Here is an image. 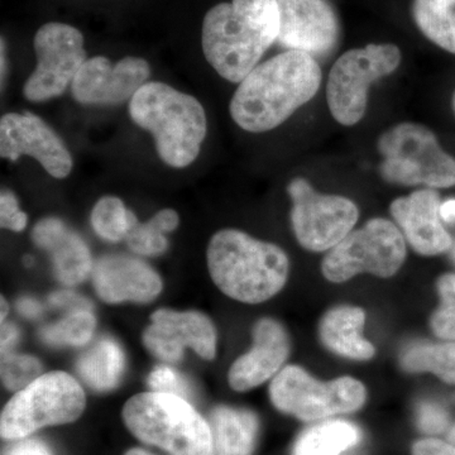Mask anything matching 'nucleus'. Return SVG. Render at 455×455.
<instances>
[{
	"label": "nucleus",
	"mask_w": 455,
	"mask_h": 455,
	"mask_svg": "<svg viewBox=\"0 0 455 455\" xmlns=\"http://www.w3.org/2000/svg\"><path fill=\"white\" fill-rule=\"evenodd\" d=\"M2 84L4 83L5 68H7V59H5V42L4 38H2Z\"/></svg>",
	"instance_id": "nucleus-41"
},
{
	"label": "nucleus",
	"mask_w": 455,
	"mask_h": 455,
	"mask_svg": "<svg viewBox=\"0 0 455 455\" xmlns=\"http://www.w3.org/2000/svg\"><path fill=\"white\" fill-rule=\"evenodd\" d=\"M383 180L403 187H455V158L440 147L434 132L418 123L403 122L379 137Z\"/></svg>",
	"instance_id": "nucleus-6"
},
{
	"label": "nucleus",
	"mask_w": 455,
	"mask_h": 455,
	"mask_svg": "<svg viewBox=\"0 0 455 455\" xmlns=\"http://www.w3.org/2000/svg\"><path fill=\"white\" fill-rule=\"evenodd\" d=\"M31 156L52 178L65 179L73 170V157L55 132L32 113H7L0 119V156L17 161Z\"/></svg>",
	"instance_id": "nucleus-14"
},
{
	"label": "nucleus",
	"mask_w": 455,
	"mask_h": 455,
	"mask_svg": "<svg viewBox=\"0 0 455 455\" xmlns=\"http://www.w3.org/2000/svg\"><path fill=\"white\" fill-rule=\"evenodd\" d=\"M130 116L154 136L167 166L184 169L196 160L208 131L205 110L196 98L167 84L148 82L132 98Z\"/></svg>",
	"instance_id": "nucleus-4"
},
{
	"label": "nucleus",
	"mask_w": 455,
	"mask_h": 455,
	"mask_svg": "<svg viewBox=\"0 0 455 455\" xmlns=\"http://www.w3.org/2000/svg\"><path fill=\"white\" fill-rule=\"evenodd\" d=\"M18 335H20V333H18L16 325L12 324V323H5V324L3 323L2 340H0L3 355H8V350L16 344Z\"/></svg>",
	"instance_id": "nucleus-38"
},
{
	"label": "nucleus",
	"mask_w": 455,
	"mask_h": 455,
	"mask_svg": "<svg viewBox=\"0 0 455 455\" xmlns=\"http://www.w3.org/2000/svg\"><path fill=\"white\" fill-rule=\"evenodd\" d=\"M447 442L455 448V425L448 431Z\"/></svg>",
	"instance_id": "nucleus-42"
},
{
	"label": "nucleus",
	"mask_w": 455,
	"mask_h": 455,
	"mask_svg": "<svg viewBox=\"0 0 455 455\" xmlns=\"http://www.w3.org/2000/svg\"><path fill=\"white\" fill-rule=\"evenodd\" d=\"M278 32L277 0L220 3L204 18V55L223 79L242 83L277 42Z\"/></svg>",
	"instance_id": "nucleus-2"
},
{
	"label": "nucleus",
	"mask_w": 455,
	"mask_h": 455,
	"mask_svg": "<svg viewBox=\"0 0 455 455\" xmlns=\"http://www.w3.org/2000/svg\"><path fill=\"white\" fill-rule=\"evenodd\" d=\"M440 305L431 316V329L436 337L455 340V274H445L436 283Z\"/></svg>",
	"instance_id": "nucleus-29"
},
{
	"label": "nucleus",
	"mask_w": 455,
	"mask_h": 455,
	"mask_svg": "<svg viewBox=\"0 0 455 455\" xmlns=\"http://www.w3.org/2000/svg\"><path fill=\"white\" fill-rule=\"evenodd\" d=\"M453 107H454V112H455V95H454V100H453Z\"/></svg>",
	"instance_id": "nucleus-46"
},
{
	"label": "nucleus",
	"mask_w": 455,
	"mask_h": 455,
	"mask_svg": "<svg viewBox=\"0 0 455 455\" xmlns=\"http://www.w3.org/2000/svg\"><path fill=\"white\" fill-rule=\"evenodd\" d=\"M44 366L37 358L27 355H4L2 381L9 391L18 392L42 376Z\"/></svg>",
	"instance_id": "nucleus-30"
},
{
	"label": "nucleus",
	"mask_w": 455,
	"mask_h": 455,
	"mask_svg": "<svg viewBox=\"0 0 455 455\" xmlns=\"http://www.w3.org/2000/svg\"><path fill=\"white\" fill-rule=\"evenodd\" d=\"M418 425L427 435H438L447 430L449 425L447 412L435 403H421L418 410Z\"/></svg>",
	"instance_id": "nucleus-34"
},
{
	"label": "nucleus",
	"mask_w": 455,
	"mask_h": 455,
	"mask_svg": "<svg viewBox=\"0 0 455 455\" xmlns=\"http://www.w3.org/2000/svg\"><path fill=\"white\" fill-rule=\"evenodd\" d=\"M128 429L171 455H215L211 425L187 398L163 392L136 395L123 409Z\"/></svg>",
	"instance_id": "nucleus-5"
},
{
	"label": "nucleus",
	"mask_w": 455,
	"mask_h": 455,
	"mask_svg": "<svg viewBox=\"0 0 455 455\" xmlns=\"http://www.w3.org/2000/svg\"><path fill=\"white\" fill-rule=\"evenodd\" d=\"M440 217L445 223H455V199L445 200L440 205Z\"/></svg>",
	"instance_id": "nucleus-40"
},
{
	"label": "nucleus",
	"mask_w": 455,
	"mask_h": 455,
	"mask_svg": "<svg viewBox=\"0 0 455 455\" xmlns=\"http://www.w3.org/2000/svg\"><path fill=\"white\" fill-rule=\"evenodd\" d=\"M215 455H251L259 435V420L248 410L220 406L211 419Z\"/></svg>",
	"instance_id": "nucleus-22"
},
{
	"label": "nucleus",
	"mask_w": 455,
	"mask_h": 455,
	"mask_svg": "<svg viewBox=\"0 0 455 455\" xmlns=\"http://www.w3.org/2000/svg\"><path fill=\"white\" fill-rule=\"evenodd\" d=\"M37 66L23 88V95L33 103L64 94L86 62L84 36L65 23H46L35 36Z\"/></svg>",
	"instance_id": "nucleus-12"
},
{
	"label": "nucleus",
	"mask_w": 455,
	"mask_h": 455,
	"mask_svg": "<svg viewBox=\"0 0 455 455\" xmlns=\"http://www.w3.org/2000/svg\"><path fill=\"white\" fill-rule=\"evenodd\" d=\"M0 307H2V315H0V317H2V323H4L5 316H7L9 310L8 302L4 300V298H2V305H0Z\"/></svg>",
	"instance_id": "nucleus-43"
},
{
	"label": "nucleus",
	"mask_w": 455,
	"mask_h": 455,
	"mask_svg": "<svg viewBox=\"0 0 455 455\" xmlns=\"http://www.w3.org/2000/svg\"><path fill=\"white\" fill-rule=\"evenodd\" d=\"M401 367L410 373L431 372L442 381L455 385V340L414 343L403 350Z\"/></svg>",
	"instance_id": "nucleus-26"
},
{
	"label": "nucleus",
	"mask_w": 455,
	"mask_h": 455,
	"mask_svg": "<svg viewBox=\"0 0 455 455\" xmlns=\"http://www.w3.org/2000/svg\"><path fill=\"white\" fill-rule=\"evenodd\" d=\"M27 214L20 211L18 200L12 191L3 190L0 196V226L3 229L22 232L27 226Z\"/></svg>",
	"instance_id": "nucleus-33"
},
{
	"label": "nucleus",
	"mask_w": 455,
	"mask_h": 455,
	"mask_svg": "<svg viewBox=\"0 0 455 455\" xmlns=\"http://www.w3.org/2000/svg\"><path fill=\"white\" fill-rule=\"evenodd\" d=\"M406 259L405 238L392 221L376 218L361 229L350 232L323 259L322 271L331 283H346L368 272L391 277Z\"/></svg>",
	"instance_id": "nucleus-9"
},
{
	"label": "nucleus",
	"mask_w": 455,
	"mask_h": 455,
	"mask_svg": "<svg viewBox=\"0 0 455 455\" xmlns=\"http://www.w3.org/2000/svg\"><path fill=\"white\" fill-rule=\"evenodd\" d=\"M17 310L26 317H37L41 315L42 307L40 302L29 298L20 299L17 302Z\"/></svg>",
	"instance_id": "nucleus-39"
},
{
	"label": "nucleus",
	"mask_w": 455,
	"mask_h": 455,
	"mask_svg": "<svg viewBox=\"0 0 455 455\" xmlns=\"http://www.w3.org/2000/svg\"><path fill=\"white\" fill-rule=\"evenodd\" d=\"M125 455H152L148 451H143V449H131Z\"/></svg>",
	"instance_id": "nucleus-44"
},
{
	"label": "nucleus",
	"mask_w": 455,
	"mask_h": 455,
	"mask_svg": "<svg viewBox=\"0 0 455 455\" xmlns=\"http://www.w3.org/2000/svg\"><path fill=\"white\" fill-rule=\"evenodd\" d=\"M412 16L427 40L455 55V0H414Z\"/></svg>",
	"instance_id": "nucleus-25"
},
{
	"label": "nucleus",
	"mask_w": 455,
	"mask_h": 455,
	"mask_svg": "<svg viewBox=\"0 0 455 455\" xmlns=\"http://www.w3.org/2000/svg\"><path fill=\"white\" fill-rule=\"evenodd\" d=\"M361 438V431L355 424L326 421L302 433L292 455H340L357 445Z\"/></svg>",
	"instance_id": "nucleus-24"
},
{
	"label": "nucleus",
	"mask_w": 455,
	"mask_h": 455,
	"mask_svg": "<svg viewBox=\"0 0 455 455\" xmlns=\"http://www.w3.org/2000/svg\"><path fill=\"white\" fill-rule=\"evenodd\" d=\"M148 385L155 392L176 395L187 398L190 396L191 390L184 377L180 376L172 368L160 366L149 374Z\"/></svg>",
	"instance_id": "nucleus-32"
},
{
	"label": "nucleus",
	"mask_w": 455,
	"mask_h": 455,
	"mask_svg": "<svg viewBox=\"0 0 455 455\" xmlns=\"http://www.w3.org/2000/svg\"><path fill=\"white\" fill-rule=\"evenodd\" d=\"M166 233L152 218L147 223H137L127 235V243L134 253L147 257H157L169 248Z\"/></svg>",
	"instance_id": "nucleus-31"
},
{
	"label": "nucleus",
	"mask_w": 455,
	"mask_h": 455,
	"mask_svg": "<svg viewBox=\"0 0 455 455\" xmlns=\"http://www.w3.org/2000/svg\"><path fill=\"white\" fill-rule=\"evenodd\" d=\"M92 284L108 304L151 302L160 295L163 280L142 260L122 254L100 257L92 266Z\"/></svg>",
	"instance_id": "nucleus-17"
},
{
	"label": "nucleus",
	"mask_w": 455,
	"mask_h": 455,
	"mask_svg": "<svg viewBox=\"0 0 455 455\" xmlns=\"http://www.w3.org/2000/svg\"><path fill=\"white\" fill-rule=\"evenodd\" d=\"M137 223L136 215L116 196L101 197L92 209V226L95 233L106 241H123Z\"/></svg>",
	"instance_id": "nucleus-27"
},
{
	"label": "nucleus",
	"mask_w": 455,
	"mask_h": 455,
	"mask_svg": "<svg viewBox=\"0 0 455 455\" xmlns=\"http://www.w3.org/2000/svg\"><path fill=\"white\" fill-rule=\"evenodd\" d=\"M151 320L143 341L156 357L175 363L187 347L206 361L215 357L217 333L212 320L200 311L160 309L152 314Z\"/></svg>",
	"instance_id": "nucleus-16"
},
{
	"label": "nucleus",
	"mask_w": 455,
	"mask_h": 455,
	"mask_svg": "<svg viewBox=\"0 0 455 455\" xmlns=\"http://www.w3.org/2000/svg\"><path fill=\"white\" fill-rule=\"evenodd\" d=\"M76 370L83 381L94 390H112L124 373V353L116 340L104 338L84 353L77 361Z\"/></svg>",
	"instance_id": "nucleus-23"
},
{
	"label": "nucleus",
	"mask_w": 455,
	"mask_h": 455,
	"mask_svg": "<svg viewBox=\"0 0 455 455\" xmlns=\"http://www.w3.org/2000/svg\"><path fill=\"white\" fill-rule=\"evenodd\" d=\"M438 191L423 188L391 204V214L416 253L438 256L453 247V239L442 223Z\"/></svg>",
	"instance_id": "nucleus-18"
},
{
	"label": "nucleus",
	"mask_w": 455,
	"mask_h": 455,
	"mask_svg": "<svg viewBox=\"0 0 455 455\" xmlns=\"http://www.w3.org/2000/svg\"><path fill=\"white\" fill-rule=\"evenodd\" d=\"M85 405V394L73 376L61 371L42 374L9 400L0 434L8 440L25 439L42 427L73 423Z\"/></svg>",
	"instance_id": "nucleus-7"
},
{
	"label": "nucleus",
	"mask_w": 455,
	"mask_h": 455,
	"mask_svg": "<svg viewBox=\"0 0 455 455\" xmlns=\"http://www.w3.org/2000/svg\"><path fill=\"white\" fill-rule=\"evenodd\" d=\"M253 347L239 357L229 370L228 379L233 390L244 392L262 385L278 372L290 353L286 331L274 319H262L253 331Z\"/></svg>",
	"instance_id": "nucleus-19"
},
{
	"label": "nucleus",
	"mask_w": 455,
	"mask_h": 455,
	"mask_svg": "<svg viewBox=\"0 0 455 455\" xmlns=\"http://www.w3.org/2000/svg\"><path fill=\"white\" fill-rule=\"evenodd\" d=\"M272 403L304 421L357 411L366 401L364 386L352 377L319 382L300 367L283 368L269 386Z\"/></svg>",
	"instance_id": "nucleus-10"
},
{
	"label": "nucleus",
	"mask_w": 455,
	"mask_h": 455,
	"mask_svg": "<svg viewBox=\"0 0 455 455\" xmlns=\"http://www.w3.org/2000/svg\"><path fill=\"white\" fill-rule=\"evenodd\" d=\"M95 326L97 320L92 311H77L42 328L40 338L49 346L83 347L92 340Z\"/></svg>",
	"instance_id": "nucleus-28"
},
{
	"label": "nucleus",
	"mask_w": 455,
	"mask_h": 455,
	"mask_svg": "<svg viewBox=\"0 0 455 455\" xmlns=\"http://www.w3.org/2000/svg\"><path fill=\"white\" fill-rule=\"evenodd\" d=\"M277 42L287 51L331 55L339 42V20L328 0H277Z\"/></svg>",
	"instance_id": "nucleus-15"
},
{
	"label": "nucleus",
	"mask_w": 455,
	"mask_h": 455,
	"mask_svg": "<svg viewBox=\"0 0 455 455\" xmlns=\"http://www.w3.org/2000/svg\"><path fill=\"white\" fill-rule=\"evenodd\" d=\"M412 455H455V448L443 440L423 439L415 443Z\"/></svg>",
	"instance_id": "nucleus-36"
},
{
	"label": "nucleus",
	"mask_w": 455,
	"mask_h": 455,
	"mask_svg": "<svg viewBox=\"0 0 455 455\" xmlns=\"http://www.w3.org/2000/svg\"><path fill=\"white\" fill-rule=\"evenodd\" d=\"M5 455H51L49 448L37 440H25L9 449Z\"/></svg>",
	"instance_id": "nucleus-37"
},
{
	"label": "nucleus",
	"mask_w": 455,
	"mask_h": 455,
	"mask_svg": "<svg viewBox=\"0 0 455 455\" xmlns=\"http://www.w3.org/2000/svg\"><path fill=\"white\" fill-rule=\"evenodd\" d=\"M35 244L47 251L60 283L75 286L92 274V253L82 236L59 218H44L33 228Z\"/></svg>",
	"instance_id": "nucleus-20"
},
{
	"label": "nucleus",
	"mask_w": 455,
	"mask_h": 455,
	"mask_svg": "<svg viewBox=\"0 0 455 455\" xmlns=\"http://www.w3.org/2000/svg\"><path fill=\"white\" fill-rule=\"evenodd\" d=\"M289 196L292 199L291 221L296 239L311 252L331 250L358 221L359 211L352 200L316 193L305 179L292 180Z\"/></svg>",
	"instance_id": "nucleus-11"
},
{
	"label": "nucleus",
	"mask_w": 455,
	"mask_h": 455,
	"mask_svg": "<svg viewBox=\"0 0 455 455\" xmlns=\"http://www.w3.org/2000/svg\"><path fill=\"white\" fill-rule=\"evenodd\" d=\"M151 68L140 57H124L116 65L107 57L86 60L71 84L77 103L84 106H119L132 100L148 83Z\"/></svg>",
	"instance_id": "nucleus-13"
},
{
	"label": "nucleus",
	"mask_w": 455,
	"mask_h": 455,
	"mask_svg": "<svg viewBox=\"0 0 455 455\" xmlns=\"http://www.w3.org/2000/svg\"><path fill=\"white\" fill-rule=\"evenodd\" d=\"M49 302L52 307L68 309L70 310L71 313L90 311L92 309V305L90 304V301L84 299L83 296L76 295V293L71 291L52 293V295L50 296Z\"/></svg>",
	"instance_id": "nucleus-35"
},
{
	"label": "nucleus",
	"mask_w": 455,
	"mask_h": 455,
	"mask_svg": "<svg viewBox=\"0 0 455 455\" xmlns=\"http://www.w3.org/2000/svg\"><path fill=\"white\" fill-rule=\"evenodd\" d=\"M451 257H453V259L455 260V244L451 247Z\"/></svg>",
	"instance_id": "nucleus-45"
},
{
	"label": "nucleus",
	"mask_w": 455,
	"mask_h": 455,
	"mask_svg": "<svg viewBox=\"0 0 455 455\" xmlns=\"http://www.w3.org/2000/svg\"><path fill=\"white\" fill-rule=\"evenodd\" d=\"M396 44H368L347 51L337 60L326 84V101L338 123L352 127L363 119L371 84L396 71L401 64Z\"/></svg>",
	"instance_id": "nucleus-8"
},
{
	"label": "nucleus",
	"mask_w": 455,
	"mask_h": 455,
	"mask_svg": "<svg viewBox=\"0 0 455 455\" xmlns=\"http://www.w3.org/2000/svg\"><path fill=\"white\" fill-rule=\"evenodd\" d=\"M206 259L215 284L229 298L245 304L274 298L289 277L286 253L276 244L254 239L242 230L215 233Z\"/></svg>",
	"instance_id": "nucleus-3"
},
{
	"label": "nucleus",
	"mask_w": 455,
	"mask_h": 455,
	"mask_svg": "<svg viewBox=\"0 0 455 455\" xmlns=\"http://www.w3.org/2000/svg\"><path fill=\"white\" fill-rule=\"evenodd\" d=\"M364 322L366 314L361 307H335L320 323V339L326 348L341 357L367 361L376 350L362 335Z\"/></svg>",
	"instance_id": "nucleus-21"
},
{
	"label": "nucleus",
	"mask_w": 455,
	"mask_h": 455,
	"mask_svg": "<svg viewBox=\"0 0 455 455\" xmlns=\"http://www.w3.org/2000/svg\"><path fill=\"white\" fill-rule=\"evenodd\" d=\"M322 70L301 51H284L257 66L230 101L233 121L251 133L272 131L315 97Z\"/></svg>",
	"instance_id": "nucleus-1"
}]
</instances>
